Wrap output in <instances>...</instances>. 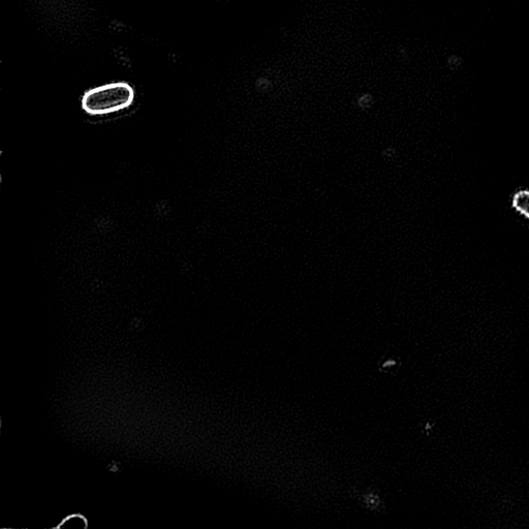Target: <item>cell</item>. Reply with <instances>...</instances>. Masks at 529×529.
<instances>
[{"label":"cell","instance_id":"cell-1","mask_svg":"<svg viewBox=\"0 0 529 529\" xmlns=\"http://www.w3.org/2000/svg\"><path fill=\"white\" fill-rule=\"evenodd\" d=\"M135 91L128 83H111L88 90L82 98V109L89 115L102 116L128 109Z\"/></svg>","mask_w":529,"mask_h":529},{"label":"cell","instance_id":"cell-2","mask_svg":"<svg viewBox=\"0 0 529 529\" xmlns=\"http://www.w3.org/2000/svg\"><path fill=\"white\" fill-rule=\"evenodd\" d=\"M512 206L519 214L529 220V191L517 192L513 197Z\"/></svg>","mask_w":529,"mask_h":529}]
</instances>
